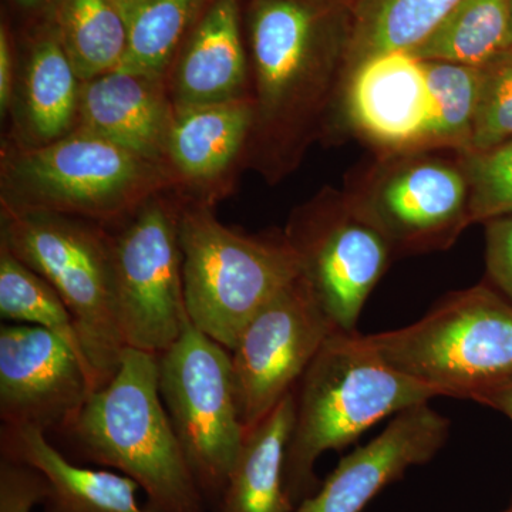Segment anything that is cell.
Segmentation results:
<instances>
[{"instance_id": "17", "label": "cell", "mask_w": 512, "mask_h": 512, "mask_svg": "<svg viewBox=\"0 0 512 512\" xmlns=\"http://www.w3.org/2000/svg\"><path fill=\"white\" fill-rule=\"evenodd\" d=\"M174 111L164 77L117 69L82 83L77 128L163 164Z\"/></svg>"}, {"instance_id": "16", "label": "cell", "mask_w": 512, "mask_h": 512, "mask_svg": "<svg viewBox=\"0 0 512 512\" xmlns=\"http://www.w3.org/2000/svg\"><path fill=\"white\" fill-rule=\"evenodd\" d=\"M175 109L251 96V66L241 0H212L167 76Z\"/></svg>"}, {"instance_id": "35", "label": "cell", "mask_w": 512, "mask_h": 512, "mask_svg": "<svg viewBox=\"0 0 512 512\" xmlns=\"http://www.w3.org/2000/svg\"><path fill=\"white\" fill-rule=\"evenodd\" d=\"M510 47H512V0H511Z\"/></svg>"}, {"instance_id": "6", "label": "cell", "mask_w": 512, "mask_h": 512, "mask_svg": "<svg viewBox=\"0 0 512 512\" xmlns=\"http://www.w3.org/2000/svg\"><path fill=\"white\" fill-rule=\"evenodd\" d=\"M178 232L188 316L229 352L256 313L302 275L301 259L285 235L242 234L207 205L180 200Z\"/></svg>"}, {"instance_id": "30", "label": "cell", "mask_w": 512, "mask_h": 512, "mask_svg": "<svg viewBox=\"0 0 512 512\" xmlns=\"http://www.w3.org/2000/svg\"><path fill=\"white\" fill-rule=\"evenodd\" d=\"M46 495L47 483L39 471L0 457V512H32Z\"/></svg>"}, {"instance_id": "22", "label": "cell", "mask_w": 512, "mask_h": 512, "mask_svg": "<svg viewBox=\"0 0 512 512\" xmlns=\"http://www.w3.org/2000/svg\"><path fill=\"white\" fill-rule=\"evenodd\" d=\"M212 0H123L116 2L127 25L120 70L167 76L191 30Z\"/></svg>"}, {"instance_id": "27", "label": "cell", "mask_w": 512, "mask_h": 512, "mask_svg": "<svg viewBox=\"0 0 512 512\" xmlns=\"http://www.w3.org/2000/svg\"><path fill=\"white\" fill-rule=\"evenodd\" d=\"M429 90L430 117L423 141L470 144L480 100L483 69L468 64L421 60Z\"/></svg>"}, {"instance_id": "28", "label": "cell", "mask_w": 512, "mask_h": 512, "mask_svg": "<svg viewBox=\"0 0 512 512\" xmlns=\"http://www.w3.org/2000/svg\"><path fill=\"white\" fill-rule=\"evenodd\" d=\"M468 150L481 153L512 138V47L484 66Z\"/></svg>"}, {"instance_id": "21", "label": "cell", "mask_w": 512, "mask_h": 512, "mask_svg": "<svg viewBox=\"0 0 512 512\" xmlns=\"http://www.w3.org/2000/svg\"><path fill=\"white\" fill-rule=\"evenodd\" d=\"M295 390L245 434L217 512H293L285 491L286 450L295 424Z\"/></svg>"}, {"instance_id": "11", "label": "cell", "mask_w": 512, "mask_h": 512, "mask_svg": "<svg viewBox=\"0 0 512 512\" xmlns=\"http://www.w3.org/2000/svg\"><path fill=\"white\" fill-rule=\"evenodd\" d=\"M333 330L338 329L302 275L256 313L231 350L245 433L295 390Z\"/></svg>"}, {"instance_id": "13", "label": "cell", "mask_w": 512, "mask_h": 512, "mask_svg": "<svg viewBox=\"0 0 512 512\" xmlns=\"http://www.w3.org/2000/svg\"><path fill=\"white\" fill-rule=\"evenodd\" d=\"M252 124L251 96L175 109L163 157L173 194L212 208L231 194Z\"/></svg>"}, {"instance_id": "8", "label": "cell", "mask_w": 512, "mask_h": 512, "mask_svg": "<svg viewBox=\"0 0 512 512\" xmlns=\"http://www.w3.org/2000/svg\"><path fill=\"white\" fill-rule=\"evenodd\" d=\"M161 399L205 503L217 510L237 463L239 419L231 352L192 325L158 356Z\"/></svg>"}, {"instance_id": "19", "label": "cell", "mask_w": 512, "mask_h": 512, "mask_svg": "<svg viewBox=\"0 0 512 512\" xmlns=\"http://www.w3.org/2000/svg\"><path fill=\"white\" fill-rule=\"evenodd\" d=\"M0 457L42 474L47 483L45 512H148L138 504L136 481L113 471L77 466L35 427L2 424Z\"/></svg>"}, {"instance_id": "20", "label": "cell", "mask_w": 512, "mask_h": 512, "mask_svg": "<svg viewBox=\"0 0 512 512\" xmlns=\"http://www.w3.org/2000/svg\"><path fill=\"white\" fill-rule=\"evenodd\" d=\"M468 181L450 165L416 164L393 175L379 195L375 214L392 239L417 247L463 227Z\"/></svg>"}, {"instance_id": "36", "label": "cell", "mask_w": 512, "mask_h": 512, "mask_svg": "<svg viewBox=\"0 0 512 512\" xmlns=\"http://www.w3.org/2000/svg\"><path fill=\"white\" fill-rule=\"evenodd\" d=\"M116 2H123V0H116Z\"/></svg>"}, {"instance_id": "34", "label": "cell", "mask_w": 512, "mask_h": 512, "mask_svg": "<svg viewBox=\"0 0 512 512\" xmlns=\"http://www.w3.org/2000/svg\"><path fill=\"white\" fill-rule=\"evenodd\" d=\"M478 402L490 404L495 409L507 414L512 420V383L501 387V389L494 390V392L485 394Z\"/></svg>"}, {"instance_id": "24", "label": "cell", "mask_w": 512, "mask_h": 512, "mask_svg": "<svg viewBox=\"0 0 512 512\" xmlns=\"http://www.w3.org/2000/svg\"><path fill=\"white\" fill-rule=\"evenodd\" d=\"M511 0H461L410 55L484 66L510 49Z\"/></svg>"}, {"instance_id": "23", "label": "cell", "mask_w": 512, "mask_h": 512, "mask_svg": "<svg viewBox=\"0 0 512 512\" xmlns=\"http://www.w3.org/2000/svg\"><path fill=\"white\" fill-rule=\"evenodd\" d=\"M82 82L114 72L127 50V25L116 0H55L49 15Z\"/></svg>"}, {"instance_id": "12", "label": "cell", "mask_w": 512, "mask_h": 512, "mask_svg": "<svg viewBox=\"0 0 512 512\" xmlns=\"http://www.w3.org/2000/svg\"><path fill=\"white\" fill-rule=\"evenodd\" d=\"M96 380L72 346L33 325L0 328V420L6 426L64 431Z\"/></svg>"}, {"instance_id": "14", "label": "cell", "mask_w": 512, "mask_h": 512, "mask_svg": "<svg viewBox=\"0 0 512 512\" xmlns=\"http://www.w3.org/2000/svg\"><path fill=\"white\" fill-rule=\"evenodd\" d=\"M448 433L450 421L429 403L396 414L383 433L342 458L319 490L293 512H362L409 468L436 456Z\"/></svg>"}, {"instance_id": "3", "label": "cell", "mask_w": 512, "mask_h": 512, "mask_svg": "<svg viewBox=\"0 0 512 512\" xmlns=\"http://www.w3.org/2000/svg\"><path fill=\"white\" fill-rule=\"evenodd\" d=\"M158 356L124 349L109 382L94 390L66 427L77 454L114 468L147 495L148 512H205L158 386Z\"/></svg>"}, {"instance_id": "5", "label": "cell", "mask_w": 512, "mask_h": 512, "mask_svg": "<svg viewBox=\"0 0 512 512\" xmlns=\"http://www.w3.org/2000/svg\"><path fill=\"white\" fill-rule=\"evenodd\" d=\"M0 244L59 293L76 322L97 389L103 387L126 349L110 228L72 215L0 207Z\"/></svg>"}, {"instance_id": "4", "label": "cell", "mask_w": 512, "mask_h": 512, "mask_svg": "<svg viewBox=\"0 0 512 512\" xmlns=\"http://www.w3.org/2000/svg\"><path fill=\"white\" fill-rule=\"evenodd\" d=\"M163 192H173L163 164L83 128L40 147L2 141L0 207L72 215L111 228Z\"/></svg>"}, {"instance_id": "7", "label": "cell", "mask_w": 512, "mask_h": 512, "mask_svg": "<svg viewBox=\"0 0 512 512\" xmlns=\"http://www.w3.org/2000/svg\"><path fill=\"white\" fill-rule=\"evenodd\" d=\"M366 339L390 366L440 397L478 402L512 383V306L484 286L454 293L406 328Z\"/></svg>"}, {"instance_id": "32", "label": "cell", "mask_w": 512, "mask_h": 512, "mask_svg": "<svg viewBox=\"0 0 512 512\" xmlns=\"http://www.w3.org/2000/svg\"><path fill=\"white\" fill-rule=\"evenodd\" d=\"M16 73H18V50L16 35L10 23H0V116L8 120L15 93Z\"/></svg>"}, {"instance_id": "25", "label": "cell", "mask_w": 512, "mask_h": 512, "mask_svg": "<svg viewBox=\"0 0 512 512\" xmlns=\"http://www.w3.org/2000/svg\"><path fill=\"white\" fill-rule=\"evenodd\" d=\"M461 0H365L352 42L356 66L369 57L410 52L423 43Z\"/></svg>"}, {"instance_id": "9", "label": "cell", "mask_w": 512, "mask_h": 512, "mask_svg": "<svg viewBox=\"0 0 512 512\" xmlns=\"http://www.w3.org/2000/svg\"><path fill=\"white\" fill-rule=\"evenodd\" d=\"M178 220L180 200L163 192L110 228L126 348L163 355L190 322Z\"/></svg>"}, {"instance_id": "15", "label": "cell", "mask_w": 512, "mask_h": 512, "mask_svg": "<svg viewBox=\"0 0 512 512\" xmlns=\"http://www.w3.org/2000/svg\"><path fill=\"white\" fill-rule=\"evenodd\" d=\"M16 50L18 73L5 140L46 146L76 130L83 82L49 18L23 26Z\"/></svg>"}, {"instance_id": "29", "label": "cell", "mask_w": 512, "mask_h": 512, "mask_svg": "<svg viewBox=\"0 0 512 512\" xmlns=\"http://www.w3.org/2000/svg\"><path fill=\"white\" fill-rule=\"evenodd\" d=\"M467 220H495L512 214V138L468 157Z\"/></svg>"}, {"instance_id": "10", "label": "cell", "mask_w": 512, "mask_h": 512, "mask_svg": "<svg viewBox=\"0 0 512 512\" xmlns=\"http://www.w3.org/2000/svg\"><path fill=\"white\" fill-rule=\"evenodd\" d=\"M285 237L330 322L342 332H356L389 262L393 239L382 221L375 212H348L320 200L293 215Z\"/></svg>"}, {"instance_id": "2", "label": "cell", "mask_w": 512, "mask_h": 512, "mask_svg": "<svg viewBox=\"0 0 512 512\" xmlns=\"http://www.w3.org/2000/svg\"><path fill=\"white\" fill-rule=\"evenodd\" d=\"M295 424L285 458V491L293 507L319 490L316 461L366 430L439 393L390 366L366 336L333 330L295 390Z\"/></svg>"}, {"instance_id": "26", "label": "cell", "mask_w": 512, "mask_h": 512, "mask_svg": "<svg viewBox=\"0 0 512 512\" xmlns=\"http://www.w3.org/2000/svg\"><path fill=\"white\" fill-rule=\"evenodd\" d=\"M0 315L6 320L39 326L55 333L72 346L94 377L76 322L66 303L43 276L23 264L3 244H0Z\"/></svg>"}, {"instance_id": "37", "label": "cell", "mask_w": 512, "mask_h": 512, "mask_svg": "<svg viewBox=\"0 0 512 512\" xmlns=\"http://www.w3.org/2000/svg\"><path fill=\"white\" fill-rule=\"evenodd\" d=\"M510 512H512V510Z\"/></svg>"}, {"instance_id": "1", "label": "cell", "mask_w": 512, "mask_h": 512, "mask_svg": "<svg viewBox=\"0 0 512 512\" xmlns=\"http://www.w3.org/2000/svg\"><path fill=\"white\" fill-rule=\"evenodd\" d=\"M335 0H249L254 124L244 167L278 181L302 157L328 100L339 57Z\"/></svg>"}, {"instance_id": "33", "label": "cell", "mask_w": 512, "mask_h": 512, "mask_svg": "<svg viewBox=\"0 0 512 512\" xmlns=\"http://www.w3.org/2000/svg\"><path fill=\"white\" fill-rule=\"evenodd\" d=\"M16 10L26 16L25 25L45 19L55 0H10Z\"/></svg>"}, {"instance_id": "18", "label": "cell", "mask_w": 512, "mask_h": 512, "mask_svg": "<svg viewBox=\"0 0 512 512\" xmlns=\"http://www.w3.org/2000/svg\"><path fill=\"white\" fill-rule=\"evenodd\" d=\"M349 101L353 119L376 140L394 146L423 141L429 90L423 62L409 52L382 53L357 64Z\"/></svg>"}, {"instance_id": "31", "label": "cell", "mask_w": 512, "mask_h": 512, "mask_svg": "<svg viewBox=\"0 0 512 512\" xmlns=\"http://www.w3.org/2000/svg\"><path fill=\"white\" fill-rule=\"evenodd\" d=\"M487 268L512 299V217L495 218L487 228Z\"/></svg>"}]
</instances>
